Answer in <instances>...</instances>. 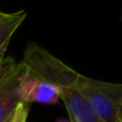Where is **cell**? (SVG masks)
<instances>
[{
    "label": "cell",
    "instance_id": "6da1fadb",
    "mask_svg": "<svg viewBox=\"0 0 122 122\" xmlns=\"http://www.w3.org/2000/svg\"><path fill=\"white\" fill-rule=\"evenodd\" d=\"M27 71L59 90L75 86L79 73L34 42L28 43L20 61Z\"/></svg>",
    "mask_w": 122,
    "mask_h": 122
},
{
    "label": "cell",
    "instance_id": "7a4b0ae2",
    "mask_svg": "<svg viewBox=\"0 0 122 122\" xmlns=\"http://www.w3.org/2000/svg\"><path fill=\"white\" fill-rule=\"evenodd\" d=\"M74 88L85 97L102 122H122V85L79 74Z\"/></svg>",
    "mask_w": 122,
    "mask_h": 122
},
{
    "label": "cell",
    "instance_id": "3957f363",
    "mask_svg": "<svg viewBox=\"0 0 122 122\" xmlns=\"http://www.w3.org/2000/svg\"><path fill=\"white\" fill-rule=\"evenodd\" d=\"M17 94L21 103L54 105L60 101V90L43 81L24 67L17 82Z\"/></svg>",
    "mask_w": 122,
    "mask_h": 122
},
{
    "label": "cell",
    "instance_id": "277c9868",
    "mask_svg": "<svg viewBox=\"0 0 122 122\" xmlns=\"http://www.w3.org/2000/svg\"><path fill=\"white\" fill-rule=\"evenodd\" d=\"M24 70L21 62L15 66L0 80V122H6L12 116L20 100L17 94V82Z\"/></svg>",
    "mask_w": 122,
    "mask_h": 122
},
{
    "label": "cell",
    "instance_id": "5b68a950",
    "mask_svg": "<svg viewBox=\"0 0 122 122\" xmlns=\"http://www.w3.org/2000/svg\"><path fill=\"white\" fill-rule=\"evenodd\" d=\"M62 100L71 122H102L85 97L74 87L60 90Z\"/></svg>",
    "mask_w": 122,
    "mask_h": 122
},
{
    "label": "cell",
    "instance_id": "8992f818",
    "mask_svg": "<svg viewBox=\"0 0 122 122\" xmlns=\"http://www.w3.org/2000/svg\"><path fill=\"white\" fill-rule=\"evenodd\" d=\"M26 17L27 12L21 10L18 12L8 13V15L0 20V61L4 59V54L13 34L23 24Z\"/></svg>",
    "mask_w": 122,
    "mask_h": 122
},
{
    "label": "cell",
    "instance_id": "52a82bcc",
    "mask_svg": "<svg viewBox=\"0 0 122 122\" xmlns=\"http://www.w3.org/2000/svg\"><path fill=\"white\" fill-rule=\"evenodd\" d=\"M28 114H29V106L28 104L19 103L15 110L13 112L9 122H27Z\"/></svg>",
    "mask_w": 122,
    "mask_h": 122
},
{
    "label": "cell",
    "instance_id": "ba28073f",
    "mask_svg": "<svg viewBox=\"0 0 122 122\" xmlns=\"http://www.w3.org/2000/svg\"><path fill=\"white\" fill-rule=\"evenodd\" d=\"M16 63H17V61L14 58H11V57H9V58L4 57V59H2L0 61V80L15 66Z\"/></svg>",
    "mask_w": 122,
    "mask_h": 122
},
{
    "label": "cell",
    "instance_id": "9c48e42d",
    "mask_svg": "<svg viewBox=\"0 0 122 122\" xmlns=\"http://www.w3.org/2000/svg\"><path fill=\"white\" fill-rule=\"evenodd\" d=\"M6 15H8V13H5V12H2V11L0 10V20H1V19H3L4 17L6 16Z\"/></svg>",
    "mask_w": 122,
    "mask_h": 122
},
{
    "label": "cell",
    "instance_id": "30bf717a",
    "mask_svg": "<svg viewBox=\"0 0 122 122\" xmlns=\"http://www.w3.org/2000/svg\"><path fill=\"white\" fill-rule=\"evenodd\" d=\"M10 118H11V117H10ZM9 120H10V119H9ZM9 120H8V121H6V122H9Z\"/></svg>",
    "mask_w": 122,
    "mask_h": 122
}]
</instances>
